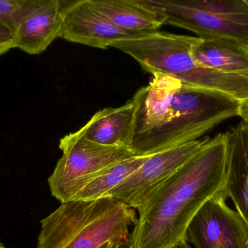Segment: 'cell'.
<instances>
[{"mask_svg":"<svg viewBox=\"0 0 248 248\" xmlns=\"http://www.w3.org/2000/svg\"><path fill=\"white\" fill-rule=\"evenodd\" d=\"M136 108L130 150L136 156L198 140L223 122L239 116L240 101L220 91L191 86L164 74L132 98Z\"/></svg>","mask_w":248,"mask_h":248,"instance_id":"1","label":"cell"},{"mask_svg":"<svg viewBox=\"0 0 248 248\" xmlns=\"http://www.w3.org/2000/svg\"><path fill=\"white\" fill-rule=\"evenodd\" d=\"M226 159V133H218L140 202L127 248H173L186 242L193 217L223 189Z\"/></svg>","mask_w":248,"mask_h":248,"instance_id":"2","label":"cell"},{"mask_svg":"<svg viewBox=\"0 0 248 248\" xmlns=\"http://www.w3.org/2000/svg\"><path fill=\"white\" fill-rule=\"evenodd\" d=\"M137 220L135 209L113 197L66 202L40 221L37 248H127Z\"/></svg>","mask_w":248,"mask_h":248,"instance_id":"3","label":"cell"},{"mask_svg":"<svg viewBox=\"0 0 248 248\" xmlns=\"http://www.w3.org/2000/svg\"><path fill=\"white\" fill-rule=\"evenodd\" d=\"M197 37L156 31L111 45L134 59L143 70L164 74L183 83L220 91L239 101L248 98V78L222 73L199 64L191 54Z\"/></svg>","mask_w":248,"mask_h":248,"instance_id":"4","label":"cell"},{"mask_svg":"<svg viewBox=\"0 0 248 248\" xmlns=\"http://www.w3.org/2000/svg\"><path fill=\"white\" fill-rule=\"evenodd\" d=\"M164 25L188 30L200 38H223L248 45L245 0H140Z\"/></svg>","mask_w":248,"mask_h":248,"instance_id":"5","label":"cell"},{"mask_svg":"<svg viewBox=\"0 0 248 248\" xmlns=\"http://www.w3.org/2000/svg\"><path fill=\"white\" fill-rule=\"evenodd\" d=\"M59 148L62 156L47 184L52 196L61 204L73 200L78 192L104 170L136 156L127 148L110 147L90 141L78 131L62 138Z\"/></svg>","mask_w":248,"mask_h":248,"instance_id":"6","label":"cell"},{"mask_svg":"<svg viewBox=\"0 0 248 248\" xmlns=\"http://www.w3.org/2000/svg\"><path fill=\"white\" fill-rule=\"evenodd\" d=\"M223 189L209 199L190 222L186 239L194 248H248V225L226 204Z\"/></svg>","mask_w":248,"mask_h":248,"instance_id":"7","label":"cell"},{"mask_svg":"<svg viewBox=\"0 0 248 248\" xmlns=\"http://www.w3.org/2000/svg\"><path fill=\"white\" fill-rule=\"evenodd\" d=\"M210 139L204 136L150 155L135 173L111 190L107 197L117 199L136 210L148 194L198 153Z\"/></svg>","mask_w":248,"mask_h":248,"instance_id":"8","label":"cell"},{"mask_svg":"<svg viewBox=\"0 0 248 248\" xmlns=\"http://www.w3.org/2000/svg\"><path fill=\"white\" fill-rule=\"evenodd\" d=\"M64 21L59 37L71 43L105 49L120 40L133 38L107 18L93 0H80L64 7Z\"/></svg>","mask_w":248,"mask_h":248,"instance_id":"9","label":"cell"},{"mask_svg":"<svg viewBox=\"0 0 248 248\" xmlns=\"http://www.w3.org/2000/svg\"><path fill=\"white\" fill-rule=\"evenodd\" d=\"M63 10L59 0H43L17 29L16 47L30 55L43 53L60 35L64 21Z\"/></svg>","mask_w":248,"mask_h":248,"instance_id":"10","label":"cell"},{"mask_svg":"<svg viewBox=\"0 0 248 248\" xmlns=\"http://www.w3.org/2000/svg\"><path fill=\"white\" fill-rule=\"evenodd\" d=\"M223 191L248 225V130L242 122L226 132Z\"/></svg>","mask_w":248,"mask_h":248,"instance_id":"11","label":"cell"},{"mask_svg":"<svg viewBox=\"0 0 248 248\" xmlns=\"http://www.w3.org/2000/svg\"><path fill=\"white\" fill-rule=\"evenodd\" d=\"M136 108L132 99L118 108L95 113L78 132L90 141L110 147L130 149L135 133Z\"/></svg>","mask_w":248,"mask_h":248,"instance_id":"12","label":"cell"},{"mask_svg":"<svg viewBox=\"0 0 248 248\" xmlns=\"http://www.w3.org/2000/svg\"><path fill=\"white\" fill-rule=\"evenodd\" d=\"M191 54L199 64L207 69L248 78V45L242 42L197 37Z\"/></svg>","mask_w":248,"mask_h":248,"instance_id":"13","label":"cell"},{"mask_svg":"<svg viewBox=\"0 0 248 248\" xmlns=\"http://www.w3.org/2000/svg\"><path fill=\"white\" fill-rule=\"evenodd\" d=\"M93 2L116 26L134 37L159 31L164 25L140 0H93Z\"/></svg>","mask_w":248,"mask_h":248,"instance_id":"14","label":"cell"},{"mask_svg":"<svg viewBox=\"0 0 248 248\" xmlns=\"http://www.w3.org/2000/svg\"><path fill=\"white\" fill-rule=\"evenodd\" d=\"M149 156H133L123 159L98 174L75 196L73 200H94L107 194L136 172Z\"/></svg>","mask_w":248,"mask_h":248,"instance_id":"15","label":"cell"},{"mask_svg":"<svg viewBox=\"0 0 248 248\" xmlns=\"http://www.w3.org/2000/svg\"><path fill=\"white\" fill-rule=\"evenodd\" d=\"M43 2V0H1L0 25L16 33L23 20Z\"/></svg>","mask_w":248,"mask_h":248,"instance_id":"16","label":"cell"},{"mask_svg":"<svg viewBox=\"0 0 248 248\" xmlns=\"http://www.w3.org/2000/svg\"><path fill=\"white\" fill-rule=\"evenodd\" d=\"M16 47V32L3 25H0V53L5 54Z\"/></svg>","mask_w":248,"mask_h":248,"instance_id":"17","label":"cell"},{"mask_svg":"<svg viewBox=\"0 0 248 248\" xmlns=\"http://www.w3.org/2000/svg\"><path fill=\"white\" fill-rule=\"evenodd\" d=\"M239 117L241 118V122L248 130V98L243 101H240L239 106Z\"/></svg>","mask_w":248,"mask_h":248,"instance_id":"18","label":"cell"},{"mask_svg":"<svg viewBox=\"0 0 248 248\" xmlns=\"http://www.w3.org/2000/svg\"><path fill=\"white\" fill-rule=\"evenodd\" d=\"M99 248H121L120 245L117 243H111V242H108L106 243L105 245H102Z\"/></svg>","mask_w":248,"mask_h":248,"instance_id":"19","label":"cell"},{"mask_svg":"<svg viewBox=\"0 0 248 248\" xmlns=\"http://www.w3.org/2000/svg\"><path fill=\"white\" fill-rule=\"evenodd\" d=\"M173 248H191V247L188 245V242H182L181 245H178V246L175 247Z\"/></svg>","mask_w":248,"mask_h":248,"instance_id":"20","label":"cell"},{"mask_svg":"<svg viewBox=\"0 0 248 248\" xmlns=\"http://www.w3.org/2000/svg\"><path fill=\"white\" fill-rule=\"evenodd\" d=\"M0 248H8V247L5 246V245H3V244H1V245H0Z\"/></svg>","mask_w":248,"mask_h":248,"instance_id":"21","label":"cell"},{"mask_svg":"<svg viewBox=\"0 0 248 248\" xmlns=\"http://www.w3.org/2000/svg\"><path fill=\"white\" fill-rule=\"evenodd\" d=\"M245 2L246 3V5L248 6V0H245Z\"/></svg>","mask_w":248,"mask_h":248,"instance_id":"22","label":"cell"},{"mask_svg":"<svg viewBox=\"0 0 248 248\" xmlns=\"http://www.w3.org/2000/svg\"></svg>","mask_w":248,"mask_h":248,"instance_id":"23","label":"cell"}]
</instances>
